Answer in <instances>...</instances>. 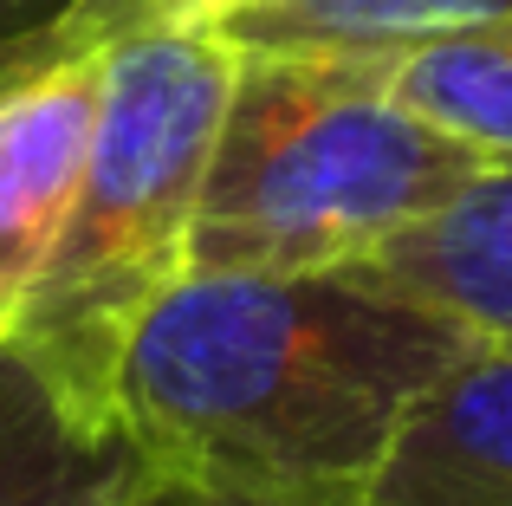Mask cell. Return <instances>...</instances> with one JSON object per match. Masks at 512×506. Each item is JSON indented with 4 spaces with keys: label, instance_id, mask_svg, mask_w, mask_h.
<instances>
[{
    "label": "cell",
    "instance_id": "obj_1",
    "mask_svg": "<svg viewBox=\"0 0 512 506\" xmlns=\"http://www.w3.org/2000/svg\"><path fill=\"white\" fill-rule=\"evenodd\" d=\"M474 331L357 273L188 266L117 370V429L169 481L370 487Z\"/></svg>",
    "mask_w": 512,
    "mask_h": 506
},
{
    "label": "cell",
    "instance_id": "obj_2",
    "mask_svg": "<svg viewBox=\"0 0 512 506\" xmlns=\"http://www.w3.org/2000/svg\"><path fill=\"white\" fill-rule=\"evenodd\" d=\"M240 46L208 26H150L111 46L91 156L65 228L7 344L98 429H117V370L195 253L208 156Z\"/></svg>",
    "mask_w": 512,
    "mask_h": 506
},
{
    "label": "cell",
    "instance_id": "obj_3",
    "mask_svg": "<svg viewBox=\"0 0 512 506\" xmlns=\"http://www.w3.org/2000/svg\"><path fill=\"white\" fill-rule=\"evenodd\" d=\"M487 163L396 98L389 59L240 46L188 266L344 273Z\"/></svg>",
    "mask_w": 512,
    "mask_h": 506
},
{
    "label": "cell",
    "instance_id": "obj_4",
    "mask_svg": "<svg viewBox=\"0 0 512 506\" xmlns=\"http://www.w3.org/2000/svg\"><path fill=\"white\" fill-rule=\"evenodd\" d=\"M111 46L39 20L0 39V338L65 228L91 156Z\"/></svg>",
    "mask_w": 512,
    "mask_h": 506
},
{
    "label": "cell",
    "instance_id": "obj_5",
    "mask_svg": "<svg viewBox=\"0 0 512 506\" xmlns=\"http://www.w3.org/2000/svg\"><path fill=\"white\" fill-rule=\"evenodd\" d=\"M376 506H512V344H474L402 422Z\"/></svg>",
    "mask_w": 512,
    "mask_h": 506
},
{
    "label": "cell",
    "instance_id": "obj_6",
    "mask_svg": "<svg viewBox=\"0 0 512 506\" xmlns=\"http://www.w3.org/2000/svg\"><path fill=\"white\" fill-rule=\"evenodd\" d=\"M344 273L454 318L480 344H512V163H480L441 208Z\"/></svg>",
    "mask_w": 512,
    "mask_h": 506
},
{
    "label": "cell",
    "instance_id": "obj_7",
    "mask_svg": "<svg viewBox=\"0 0 512 506\" xmlns=\"http://www.w3.org/2000/svg\"><path fill=\"white\" fill-rule=\"evenodd\" d=\"M156 494L124 429L85 422L0 338V506H130Z\"/></svg>",
    "mask_w": 512,
    "mask_h": 506
},
{
    "label": "cell",
    "instance_id": "obj_8",
    "mask_svg": "<svg viewBox=\"0 0 512 506\" xmlns=\"http://www.w3.org/2000/svg\"><path fill=\"white\" fill-rule=\"evenodd\" d=\"M389 85L487 163H512V13L396 52Z\"/></svg>",
    "mask_w": 512,
    "mask_h": 506
},
{
    "label": "cell",
    "instance_id": "obj_9",
    "mask_svg": "<svg viewBox=\"0 0 512 506\" xmlns=\"http://www.w3.org/2000/svg\"><path fill=\"white\" fill-rule=\"evenodd\" d=\"M500 13H512V0H279V7L227 26V39L234 46H318L396 59L422 39L500 20Z\"/></svg>",
    "mask_w": 512,
    "mask_h": 506
},
{
    "label": "cell",
    "instance_id": "obj_10",
    "mask_svg": "<svg viewBox=\"0 0 512 506\" xmlns=\"http://www.w3.org/2000/svg\"><path fill=\"white\" fill-rule=\"evenodd\" d=\"M266 7H279V0H65L52 20L98 39V46H117V39L150 33V26H208V33H227V26L253 20Z\"/></svg>",
    "mask_w": 512,
    "mask_h": 506
},
{
    "label": "cell",
    "instance_id": "obj_11",
    "mask_svg": "<svg viewBox=\"0 0 512 506\" xmlns=\"http://www.w3.org/2000/svg\"><path fill=\"white\" fill-rule=\"evenodd\" d=\"M169 506H376L370 487H286V481H169Z\"/></svg>",
    "mask_w": 512,
    "mask_h": 506
},
{
    "label": "cell",
    "instance_id": "obj_12",
    "mask_svg": "<svg viewBox=\"0 0 512 506\" xmlns=\"http://www.w3.org/2000/svg\"><path fill=\"white\" fill-rule=\"evenodd\" d=\"M65 0H0V39H13V33H26V26H39V20H52Z\"/></svg>",
    "mask_w": 512,
    "mask_h": 506
},
{
    "label": "cell",
    "instance_id": "obj_13",
    "mask_svg": "<svg viewBox=\"0 0 512 506\" xmlns=\"http://www.w3.org/2000/svg\"><path fill=\"white\" fill-rule=\"evenodd\" d=\"M130 506H169V500H163V487H156V494H143V500H130Z\"/></svg>",
    "mask_w": 512,
    "mask_h": 506
}]
</instances>
